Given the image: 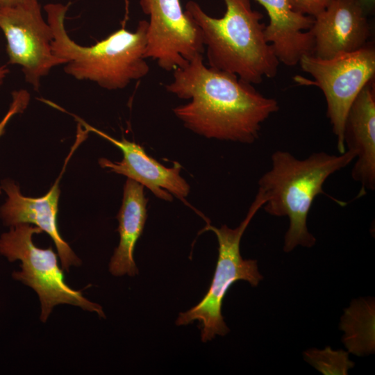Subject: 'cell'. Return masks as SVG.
I'll return each mask as SVG.
<instances>
[{
  "label": "cell",
  "instance_id": "1",
  "mask_svg": "<svg viewBox=\"0 0 375 375\" xmlns=\"http://www.w3.org/2000/svg\"><path fill=\"white\" fill-rule=\"evenodd\" d=\"M165 88L190 100L173 112L186 128L207 138L251 144L261 124L279 109L276 99L265 97L253 84L207 67L203 55L174 70L173 81Z\"/></svg>",
  "mask_w": 375,
  "mask_h": 375
},
{
  "label": "cell",
  "instance_id": "2",
  "mask_svg": "<svg viewBox=\"0 0 375 375\" xmlns=\"http://www.w3.org/2000/svg\"><path fill=\"white\" fill-rule=\"evenodd\" d=\"M224 1L221 18L208 15L194 1L185 4V13L201 31L210 67L251 84L274 77L280 61L266 40L262 15L252 9L250 0Z\"/></svg>",
  "mask_w": 375,
  "mask_h": 375
},
{
  "label": "cell",
  "instance_id": "3",
  "mask_svg": "<svg viewBox=\"0 0 375 375\" xmlns=\"http://www.w3.org/2000/svg\"><path fill=\"white\" fill-rule=\"evenodd\" d=\"M69 3L44 6L53 40V53L66 61L64 72L80 81H90L109 90L123 89L149 72L144 57L148 22L140 20L135 31L120 28L92 46H82L69 36L65 20Z\"/></svg>",
  "mask_w": 375,
  "mask_h": 375
},
{
  "label": "cell",
  "instance_id": "4",
  "mask_svg": "<svg viewBox=\"0 0 375 375\" xmlns=\"http://www.w3.org/2000/svg\"><path fill=\"white\" fill-rule=\"evenodd\" d=\"M356 153L346 149L339 155L313 153L299 159L288 151L278 150L271 156V168L259 179L258 189L266 197L263 208L275 217H288L289 228L283 250L290 252L297 246L311 247L315 237L307 227V218L315 199L326 194L323 185L333 174L356 159Z\"/></svg>",
  "mask_w": 375,
  "mask_h": 375
},
{
  "label": "cell",
  "instance_id": "5",
  "mask_svg": "<svg viewBox=\"0 0 375 375\" xmlns=\"http://www.w3.org/2000/svg\"><path fill=\"white\" fill-rule=\"evenodd\" d=\"M265 201V195L258 189L245 218L238 227L231 228L222 225L217 228L208 224L205 228L206 231H212L215 234L219 244L212 280L201 301L188 311L181 312L176 321L178 326L186 325L195 320L201 322V336L203 342L211 340L217 335H224L229 331L222 315V306L230 287L240 280L256 286L262 279L257 261L243 259L240 246L245 230Z\"/></svg>",
  "mask_w": 375,
  "mask_h": 375
},
{
  "label": "cell",
  "instance_id": "6",
  "mask_svg": "<svg viewBox=\"0 0 375 375\" xmlns=\"http://www.w3.org/2000/svg\"><path fill=\"white\" fill-rule=\"evenodd\" d=\"M41 228L22 223L10 226L0 237V254L9 262L20 260L21 270L12 273L13 279L31 287L39 297L40 320L46 322L53 308L58 304H70L85 310L106 315L102 307L89 301L81 290L71 288L65 281L64 272L58 263L57 255L50 247L41 249L33 242V235Z\"/></svg>",
  "mask_w": 375,
  "mask_h": 375
},
{
  "label": "cell",
  "instance_id": "7",
  "mask_svg": "<svg viewBox=\"0 0 375 375\" xmlns=\"http://www.w3.org/2000/svg\"><path fill=\"white\" fill-rule=\"evenodd\" d=\"M299 63L324 94L326 115L337 138L339 153H342L346 151L344 130L348 111L364 86L374 80V48L365 45L329 59L306 55Z\"/></svg>",
  "mask_w": 375,
  "mask_h": 375
},
{
  "label": "cell",
  "instance_id": "8",
  "mask_svg": "<svg viewBox=\"0 0 375 375\" xmlns=\"http://www.w3.org/2000/svg\"><path fill=\"white\" fill-rule=\"evenodd\" d=\"M0 29L6 40L8 63L19 65L35 91L53 67L66 64L53 53V31L42 16L39 0L0 7Z\"/></svg>",
  "mask_w": 375,
  "mask_h": 375
},
{
  "label": "cell",
  "instance_id": "9",
  "mask_svg": "<svg viewBox=\"0 0 375 375\" xmlns=\"http://www.w3.org/2000/svg\"><path fill=\"white\" fill-rule=\"evenodd\" d=\"M149 15L145 58L169 72L185 66L205 51L202 35L179 0H140Z\"/></svg>",
  "mask_w": 375,
  "mask_h": 375
},
{
  "label": "cell",
  "instance_id": "10",
  "mask_svg": "<svg viewBox=\"0 0 375 375\" xmlns=\"http://www.w3.org/2000/svg\"><path fill=\"white\" fill-rule=\"evenodd\" d=\"M72 115L86 131L108 140L122 151L123 158L121 161L112 162L106 158H100L99 163L101 167L139 183L160 199L171 201L173 194L186 203L185 199L190 192V185L181 176V167L178 162H175L172 167H166L149 156L140 145L125 138L121 140L115 139L76 115Z\"/></svg>",
  "mask_w": 375,
  "mask_h": 375
},
{
  "label": "cell",
  "instance_id": "11",
  "mask_svg": "<svg viewBox=\"0 0 375 375\" xmlns=\"http://www.w3.org/2000/svg\"><path fill=\"white\" fill-rule=\"evenodd\" d=\"M62 173L63 171L49 192L38 198L23 196L19 186L12 181H3L1 188L8 197L0 208V217L6 226L33 224L47 233L56 245L62 269L69 272L72 266H80L81 260L62 239L57 225L59 180Z\"/></svg>",
  "mask_w": 375,
  "mask_h": 375
},
{
  "label": "cell",
  "instance_id": "12",
  "mask_svg": "<svg viewBox=\"0 0 375 375\" xmlns=\"http://www.w3.org/2000/svg\"><path fill=\"white\" fill-rule=\"evenodd\" d=\"M309 31L314 40L312 55L329 59L365 46L369 26L354 0H333L314 17Z\"/></svg>",
  "mask_w": 375,
  "mask_h": 375
},
{
  "label": "cell",
  "instance_id": "13",
  "mask_svg": "<svg viewBox=\"0 0 375 375\" xmlns=\"http://www.w3.org/2000/svg\"><path fill=\"white\" fill-rule=\"evenodd\" d=\"M369 81L352 103L344 130L347 149L354 150L356 161L351 176L360 184L358 197L375 189V92Z\"/></svg>",
  "mask_w": 375,
  "mask_h": 375
},
{
  "label": "cell",
  "instance_id": "14",
  "mask_svg": "<svg viewBox=\"0 0 375 375\" xmlns=\"http://www.w3.org/2000/svg\"><path fill=\"white\" fill-rule=\"evenodd\" d=\"M256 1L269 15L265 35L280 62L294 66L303 56L313 54L314 40L309 31L313 17L293 10L288 0Z\"/></svg>",
  "mask_w": 375,
  "mask_h": 375
},
{
  "label": "cell",
  "instance_id": "15",
  "mask_svg": "<svg viewBox=\"0 0 375 375\" xmlns=\"http://www.w3.org/2000/svg\"><path fill=\"white\" fill-rule=\"evenodd\" d=\"M147 202L144 186L127 178L124 187L122 203L117 215L119 242L109 263V271L114 276L127 274L134 276L138 274L133 252L147 217Z\"/></svg>",
  "mask_w": 375,
  "mask_h": 375
},
{
  "label": "cell",
  "instance_id": "16",
  "mask_svg": "<svg viewBox=\"0 0 375 375\" xmlns=\"http://www.w3.org/2000/svg\"><path fill=\"white\" fill-rule=\"evenodd\" d=\"M31 95L24 89L12 92V102L3 118L0 121V137L4 134L6 126L16 114L23 112L29 104ZM1 194V189H0Z\"/></svg>",
  "mask_w": 375,
  "mask_h": 375
},
{
  "label": "cell",
  "instance_id": "17",
  "mask_svg": "<svg viewBox=\"0 0 375 375\" xmlns=\"http://www.w3.org/2000/svg\"><path fill=\"white\" fill-rule=\"evenodd\" d=\"M332 1L333 0H288L293 10L313 18L324 11Z\"/></svg>",
  "mask_w": 375,
  "mask_h": 375
},
{
  "label": "cell",
  "instance_id": "18",
  "mask_svg": "<svg viewBox=\"0 0 375 375\" xmlns=\"http://www.w3.org/2000/svg\"><path fill=\"white\" fill-rule=\"evenodd\" d=\"M354 1L366 17L374 12L375 0H354Z\"/></svg>",
  "mask_w": 375,
  "mask_h": 375
},
{
  "label": "cell",
  "instance_id": "19",
  "mask_svg": "<svg viewBox=\"0 0 375 375\" xmlns=\"http://www.w3.org/2000/svg\"><path fill=\"white\" fill-rule=\"evenodd\" d=\"M9 73L7 65H0V86L2 85L6 76Z\"/></svg>",
  "mask_w": 375,
  "mask_h": 375
},
{
  "label": "cell",
  "instance_id": "20",
  "mask_svg": "<svg viewBox=\"0 0 375 375\" xmlns=\"http://www.w3.org/2000/svg\"><path fill=\"white\" fill-rule=\"evenodd\" d=\"M22 0H0V7L16 5Z\"/></svg>",
  "mask_w": 375,
  "mask_h": 375
}]
</instances>
